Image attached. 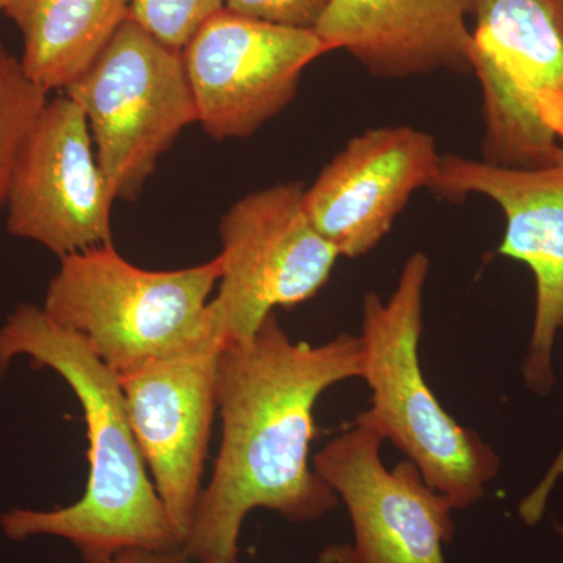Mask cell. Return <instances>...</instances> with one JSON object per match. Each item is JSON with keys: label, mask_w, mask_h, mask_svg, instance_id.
<instances>
[{"label": "cell", "mask_w": 563, "mask_h": 563, "mask_svg": "<svg viewBox=\"0 0 563 563\" xmlns=\"http://www.w3.org/2000/svg\"><path fill=\"white\" fill-rule=\"evenodd\" d=\"M63 91L87 118L96 157L117 201H136L162 155L198 122L181 52L131 18Z\"/></svg>", "instance_id": "6"}, {"label": "cell", "mask_w": 563, "mask_h": 563, "mask_svg": "<svg viewBox=\"0 0 563 563\" xmlns=\"http://www.w3.org/2000/svg\"><path fill=\"white\" fill-rule=\"evenodd\" d=\"M132 0H14L7 16L21 32V63L44 90H65L110 43Z\"/></svg>", "instance_id": "15"}, {"label": "cell", "mask_w": 563, "mask_h": 563, "mask_svg": "<svg viewBox=\"0 0 563 563\" xmlns=\"http://www.w3.org/2000/svg\"><path fill=\"white\" fill-rule=\"evenodd\" d=\"M431 262L415 252L387 302L368 292L362 307V379L372 390L357 421L390 440L426 483L454 509L479 503L501 459L473 429L459 424L426 383L420 362L422 306Z\"/></svg>", "instance_id": "3"}, {"label": "cell", "mask_w": 563, "mask_h": 563, "mask_svg": "<svg viewBox=\"0 0 563 563\" xmlns=\"http://www.w3.org/2000/svg\"><path fill=\"white\" fill-rule=\"evenodd\" d=\"M379 432L355 420L313 457V470L342 499L357 563H446L454 506L407 459L385 468Z\"/></svg>", "instance_id": "11"}, {"label": "cell", "mask_w": 563, "mask_h": 563, "mask_svg": "<svg viewBox=\"0 0 563 563\" xmlns=\"http://www.w3.org/2000/svg\"><path fill=\"white\" fill-rule=\"evenodd\" d=\"M473 0H331L314 33L384 79L472 73Z\"/></svg>", "instance_id": "14"}, {"label": "cell", "mask_w": 563, "mask_h": 563, "mask_svg": "<svg viewBox=\"0 0 563 563\" xmlns=\"http://www.w3.org/2000/svg\"><path fill=\"white\" fill-rule=\"evenodd\" d=\"M555 529H558V532L561 533V537L563 539V525H555Z\"/></svg>", "instance_id": "23"}, {"label": "cell", "mask_w": 563, "mask_h": 563, "mask_svg": "<svg viewBox=\"0 0 563 563\" xmlns=\"http://www.w3.org/2000/svg\"><path fill=\"white\" fill-rule=\"evenodd\" d=\"M60 261L43 310L118 376L218 339L210 307L221 277L218 255L190 268L151 272L111 243Z\"/></svg>", "instance_id": "4"}, {"label": "cell", "mask_w": 563, "mask_h": 563, "mask_svg": "<svg viewBox=\"0 0 563 563\" xmlns=\"http://www.w3.org/2000/svg\"><path fill=\"white\" fill-rule=\"evenodd\" d=\"M472 21L483 161L553 165L563 155V0H473Z\"/></svg>", "instance_id": "5"}, {"label": "cell", "mask_w": 563, "mask_h": 563, "mask_svg": "<svg viewBox=\"0 0 563 563\" xmlns=\"http://www.w3.org/2000/svg\"><path fill=\"white\" fill-rule=\"evenodd\" d=\"M13 2L14 0H0V11H5Z\"/></svg>", "instance_id": "22"}, {"label": "cell", "mask_w": 563, "mask_h": 563, "mask_svg": "<svg viewBox=\"0 0 563 563\" xmlns=\"http://www.w3.org/2000/svg\"><path fill=\"white\" fill-rule=\"evenodd\" d=\"M324 54L314 31L218 11L181 49L199 124L213 140L254 135L288 107L303 69Z\"/></svg>", "instance_id": "9"}, {"label": "cell", "mask_w": 563, "mask_h": 563, "mask_svg": "<svg viewBox=\"0 0 563 563\" xmlns=\"http://www.w3.org/2000/svg\"><path fill=\"white\" fill-rule=\"evenodd\" d=\"M429 190L446 201L484 196L503 210L506 233L499 255L525 263L536 280V314L523 361L526 388L550 395L555 336L563 322V155L536 169L442 155Z\"/></svg>", "instance_id": "10"}, {"label": "cell", "mask_w": 563, "mask_h": 563, "mask_svg": "<svg viewBox=\"0 0 563 563\" xmlns=\"http://www.w3.org/2000/svg\"><path fill=\"white\" fill-rule=\"evenodd\" d=\"M221 350L209 339L120 376L136 443L184 544L203 490Z\"/></svg>", "instance_id": "12"}, {"label": "cell", "mask_w": 563, "mask_h": 563, "mask_svg": "<svg viewBox=\"0 0 563 563\" xmlns=\"http://www.w3.org/2000/svg\"><path fill=\"white\" fill-rule=\"evenodd\" d=\"M442 154L410 125L369 129L350 140L303 190V209L340 257L368 254L415 191L431 188Z\"/></svg>", "instance_id": "13"}, {"label": "cell", "mask_w": 563, "mask_h": 563, "mask_svg": "<svg viewBox=\"0 0 563 563\" xmlns=\"http://www.w3.org/2000/svg\"><path fill=\"white\" fill-rule=\"evenodd\" d=\"M20 355L57 373L79 399L90 474L84 496L70 506L2 514L3 533L13 542L60 537L77 548L85 563H109L128 550H184V540L150 479L120 376L77 333L31 303H20L0 328V374Z\"/></svg>", "instance_id": "2"}, {"label": "cell", "mask_w": 563, "mask_h": 563, "mask_svg": "<svg viewBox=\"0 0 563 563\" xmlns=\"http://www.w3.org/2000/svg\"><path fill=\"white\" fill-rule=\"evenodd\" d=\"M331 0H224V9L250 20L314 31Z\"/></svg>", "instance_id": "18"}, {"label": "cell", "mask_w": 563, "mask_h": 563, "mask_svg": "<svg viewBox=\"0 0 563 563\" xmlns=\"http://www.w3.org/2000/svg\"><path fill=\"white\" fill-rule=\"evenodd\" d=\"M563 329V322H562ZM563 477V446L559 451L558 457L551 463L548 472L544 473L542 481L536 485V488L529 493L523 501L518 506V514L521 520L528 526H536L542 521L544 512H547L548 501H550L551 493H553L555 485Z\"/></svg>", "instance_id": "19"}, {"label": "cell", "mask_w": 563, "mask_h": 563, "mask_svg": "<svg viewBox=\"0 0 563 563\" xmlns=\"http://www.w3.org/2000/svg\"><path fill=\"white\" fill-rule=\"evenodd\" d=\"M224 9V0H132L129 18L174 51Z\"/></svg>", "instance_id": "17"}, {"label": "cell", "mask_w": 563, "mask_h": 563, "mask_svg": "<svg viewBox=\"0 0 563 563\" xmlns=\"http://www.w3.org/2000/svg\"><path fill=\"white\" fill-rule=\"evenodd\" d=\"M361 336L291 342L276 313L255 335L222 346L218 365L221 443L184 553L192 563L239 561L240 532L255 509L292 523L320 520L339 496L310 466L322 393L363 372Z\"/></svg>", "instance_id": "1"}, {"label": "cell", "mask_w": 563, "mask_h": 563, "mask_svg": "<svg viewBox=\"0 0 563 563\" xmlns=\"http://www.w3.org/2000/svg\"><path fill=\"white\" fill-rule=\"evenodd\" d=\"M114 201L84 111L68 96L51 99L14 158L7 231L60 258L79 254L113 243Z\"/></svg>", "instance_id": "8"}, {"label": "cell", "mask_w": 563, "mask_h": 563, "mask_svg": "<svg viewBox=\"0 0 563 563\" xmlns=\"http://www.w3.org/2000/svg\"><path fill=\"white\" fill-rule=\"evenodd\" d=\"M299 181L233 203L220 224L221 277L211 299L222 346L255 335L277 307L309 301L328 284L339 252L314 229Z\"/></svg>", "instance_id": "7"}, {"label": "cell", "mask_w": 563, "mask_h": 563, "mask_svg": "<svg viewBox=\"0 0 563 563\" xmlns=\"http://www.w3.org/2000/svg\"><path fill=\"white\" fill-rule=\"evenodd\" d=\"M321 563H357L355 562L354 553H352L351 544H332L325 548L320 555ZM218 563H240L233 562H218Z\"/></svg>", "instance_id": "21"}, {"label": "cell", "mask_w": 563, "mask_h": 563, "mask_svg": "<svg viewBox=\"0 0 563 563\" xmlns=\"http://www.w3.org/2000/svg\"><path fill=\"white\" fill-rule=\"evenodd\" d=\"M109 563H190V561L184 550H128L111 559Z\"/></svg>", "instance_id": "20"}, {"label": "cell", "mask_w": 563, "mask_h": 563, "mask_svg": "<svg viewBox=\"0 0 563 563\" xmlns=\"http://www.w3.org/2000/svg\"><path fill=\"white\" fill-rule=\"evenodd\" d=\"M49 101V91L29 77L21 58L0 38V211L5 209L18 151Z\"/></svg>", "instance_id": "16"}]
</instances>
